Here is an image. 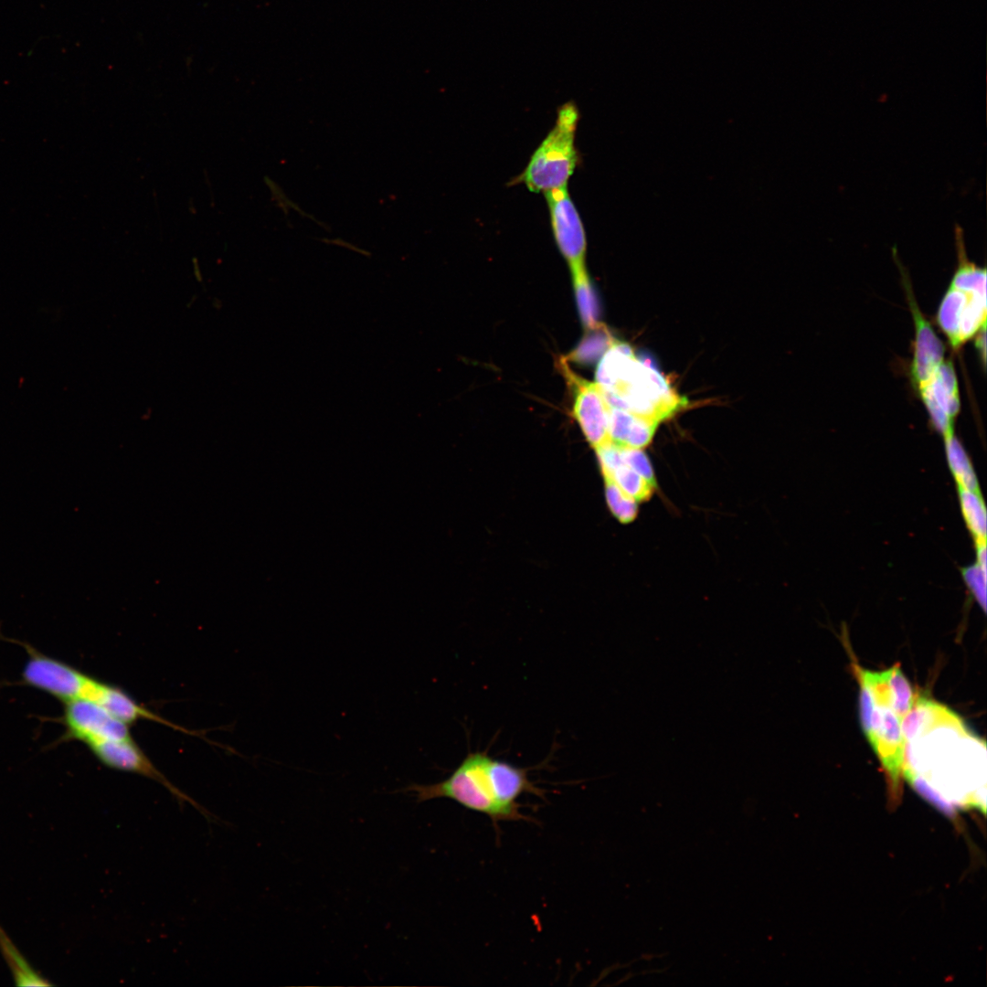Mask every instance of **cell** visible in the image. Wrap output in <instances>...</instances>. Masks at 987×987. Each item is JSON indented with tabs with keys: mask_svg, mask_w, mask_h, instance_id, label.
Here are the masks:
<instances>
[{
	"mask_svg": "<svg viewBox=\"0 0 987 987\" xmlns=\"http://www.w3.org/2000/svg\"><path fill=\"white\" fill-rule=\"evenodd\" d=\"M959 499L965 524L976 546L985 545L986 510L980 491L959 489Z\"/></svg>",
	"mask_w": 987,
	"mask_h": 987,
	"instance_id": "obj_16",
	"label": "cell"
},
{
	"mask_svg": "<svg viewBox=\"0 0 987 987\" xmlns=\"http://www.w3.org/2000/svg\"><path fill=\"white\" fill-rule=\"evenodd\" d=\"M937 322L951 346L958 348L986 324V290H964L950 284Z\"/></svg>",
	"mask_w": 987,
	"mask_h": 987,
	"instance_id": "obj_6",
	"label": "cell"
},
{
	"mask_svg": "<svg viewBox=\"0 0 987 987\" xmlns=\"http://www.w3.org/2000/svg\"><path fill=\"white\" fill-rule=\"evenodd\" d=\"M595 377L611 407L657 424L688 405L661 373L618 340L601 356Z\"/></svg>",
	"mask_w": 987,
	"mask_h": 987,
	"instance_id": "obj_2",
	"label": "cell"
},
{
	"mask_svg": "<svg viewBox=\"0 0 987 987\" xmlns=\"http://www.w3.org/2000/svg\"><path fill=\"white\" fill-rule=\"evenodd\" d=\"M904 286L915 324L914 355L910 366L911 379L916 389L924 386L944 361L945 348L929 321L920 312L907 279Z\"/></svg>",
	"mask_w": 987,
	"mask_h": 987,
	"instance_id": "obj_12",
	"label": "cell"
},
{
	"mask_svg": "<svg viewBox=\"0 0 987 987\" xmlns=\"http://www.w3.org/2000/svg\"><path fill=\"white\" fill-rule=\"evenodd\" d=\"M579 112L573 101L557 109L554 127L533 153L515 183L524 184L535 193H547L567 187L578 164L575 134Z\"/></svg>",
	"mask_w": 987,
	"mask_h": 987,
	"instance_id": "obj_3",
	"label": "cell"
},
{
	"mask_svg": "<svg viewBox=\"0 0 987 987\" xmlns=\"http://www.w3.org/2000/svg\"><path fill=\"white\" fill-rule=\"evenodd\" d=\"M573 394L572 414L578 423L586 440L594 448L610 441L609 419L610 405L602 389L596 382L577 375L568 366L566 357L557 362Z\"/></svg>",
	"mask_w": 987,
	"mask_h": 987,
	"instance_id": "obj_5",
	"label": "cell"
},
{
	"mask_svg": "<svg viewBox=\"0 0 987 987\" xmlns=\"http://www.w3.org/2000/svg\"><path fill=\"white\" fill-rule=\"evenodd\" d=\"M604 480L612 482L624 494L637 502L649 499L655 488V484L647 481L624 462L604 477Z\"/></svg>",
	"mask_w": 987,
	"mask_h": 987,
	"instance_id": "obj_17",
	"label": "cell"
},
{
	"mask_svg": "<svg viewBox=\"0 0 987 987\" xmlns=\"http://www.w3.org/2000/svg\"><path fill=\"white\" fill-rule=\"evenodd\" d=\"M659 424L610 406V441L623 447L642 449L652 440Z\"/></svg>",
	"mask_w": 987,
	"mask_h": 987,
	"instance_id": "obj_13",
	"label": "cell"
},
{
	"mask_svg": "<svg viewBox=\"0 0 987 987\" xmlns=\"http://www.w3.org/2000/svg\"><path fill=\"white\" fill-rule=\"evenodd\" d=\"M581 323L587 330L602 324L599 321V306L585 264L569 267Z\"/></svg>",
	"mask_w": 987,
	"mask_h": 987,
	"instance_id": "obj_14",
	"label": "cell"
},
{
	"mask_svg": "<svg viewBox=\"0 0 987 987\" xmlns=\"http://www.w3.org/2000/svg\"><path fill=\"white\" fill-rule=\"evenodd\" d=\"M94 756L105 766L127 772L136 773L157 781L165 787L180 802H190L208 822H213V814L200 806L189 796L172 784L158 770L133 739L103 741L89 747Z\"/></svg>",
	"mask_w": 987,
	"mask_h": 987,
	"instance_id": "obj_9",
	"label": "cell"
},
{
	"mask_svg": "<svg viewBox=\"0 0 987 987\" xmlns=\"http://www.w3.org/2000/svg\"><path fill=\"white\" fill-rule=\"evenodd\" d=\"M936 430L943 437L953 433L960 410L958 382L951 361H943L930 379L917 389Z\"/></svg>",
	"mask_w": 987,
	"mask_h": 987,
	"instance_id": "obj_11",
	"label": "cell"
},
{
	"mask_svg": "<svg viewBox=\"0 0 987 987\" xmlns=\"http://www.w3.org/2000/svg\"><path fill=\"white\" fill-rule=\"evenodd\" d=\"M547 201L556 243L569 267L585 264L587 239L584 227L567 187L544 194Z\"/></svg>",
	"mask_w": 987,
	"mask_h": 987,
	"instance_id": "obj_10",
	"label": "cell"
},
{
	"mask_svg": "<svg viewBox=\"0 0 987 987\" xmlns=\"http://www.w3.org/2000/svg\"><path fill=\"white\" fill-rule=\"evenodd\" d=\"M944 442L949 467L958 488L979 491L972 464L962 445L953 433L944 437Z\"/></svg>",
	"mask_w": 987,
	"mask_h": 987,
	"instance_id": "obj_15",
	"label": "cell"
},
{
	"mask_svg": "<svg viewBox=\"0 0 987 987\" xmlns=\"http://www.w3.org/2000/svg\"><path fill=\"white\" fill-rule=\"evenodd\" d=\"M411 792L418 803L446 798L464 808L487 815L494 823L525 820L518 799L525 793L543 796L528 769L493 759L486 752H470L445 780L431 784L411 783L400 790Z\"/></svg>",
	"mask_w": 987,
	"mask_h": 987,
	"instance_id": "obj_1",
	"label": "cell"
},
{
	"mask_svg": "<svg viewBox=\"0 0 987 987\" xmlns=\"http://www.w3.org/2000/svg\"><path fill=\"white\" fill-rule=\"evenodd\" d=\"M64 705L62 719L68 737L88 748L103 741L133 738L130 725L96 702L76 700Z\"/></svg>",
	"mask_w": 987,
	"mask_h": 987,
	"instance_id": "obj_8",
	"label": "cell"
},
{
	"mask_svg": "<svg viewBox=\"0 0 987 987\" xmlns=\"http://www.w3.org/2000/svg\"><path fill=\"white\" fill-rule=\"evenodd\" d=\"M27 651L28 657L22 670V679L27 685L64 704L95 698L101 681L28 645Z\"/></svg>",
	"mask_w": 987,
	"mask_h": 987,
	"instance_id": "obj_4",
	"label": "cell"
},
{
	"mask_svg": "<svg viewBox=\"0 0 987 987\" xmlns=\"http://www.w3.org/2000/svg\"><path fill=\"white\" fill-rule=\"evenodd\" d=\"M621 447L623 462L647 481L655 484L653 467L642 449Z\"/></svg>",
	"mask_w": 987,
	"mask_h": 987,
	"instance_id": "obj_22",
	"label": "cell"
},
{
	"mask_svg": "<svg viewBox=\"0 0 987 987\" xmlns=\"http://www.w3.org/2000/svg\"><path fill=\"white\" fill-rule=\"evenodd\" d=\"M962 576L974 600L985 611L986 567L981 566L976 562L974 565L965 568L962 571Z\"/></svg>",
	"mask_w": 987,
	"mask_h": 987,
	"instance_id": "obj_21",
	"label": "cell"
},
{
	"mask_svg": "<svg viewBox=\"0 0 987 987\" xmlns=\"http://www.w3.org/2000/svg\"><path fill=\"white\" fill-rule=\"evenodd\" d=\"M605 494L610 512L620 522L628 524L635 519L638 512L636 500L607 480H605Z\"/></svg>",
	"mask_w": 987,
	"mask_h": 987,
	"instance_id": "obj_20",
	"label": "cell"
},
{
	"mask_svg": "<svg viewBox=\"0 0 987 987\" xmlns=\"http://www.w3.org/2000/svg\"><path fill=\"white\" fill-rule=\"evenodd\" d=\"M888 684L892 697V710L901 718L912 708L918 694L903 674L898 663L889 669Z\"/></svg>",
	"mask_w": 987,
	"mask_h": 987,
	"instance_id": "obj_18",
	"label": "cell"
},
{
	"mask_svg": "<svg viewBox=\"0 0 987 987\" xmlns=\"http://www.w3.org/2000/svg\"><path fill=\"white\" fill-rule=\"evenodd\" d=\"M589 331L590 334L584 337L577 348L566 357L567 360L581 363L596 360L616 340L609 334L604 324Z\"/></svg>",
	"mask_w": 987,
	"mask_h": 987,
	"instance_id": "obj_19",
	"label": "cell"
},
{
	"mask_svg": "<svg viewBox=\"0 0 987 987\" xmlns=\"http://www.w3.org/2000/svg\"><path fill=\"white\" fill-rule=\"evenodd\" d=\"M861 725L865 736L890 780L893 791H897L903 776L906 740L901 718L889 706L875 704L873 710Z\"/></svg>",
	"mask_w": 987,
	"mask_h": 987,
	"instance_id": "obj_7",
	"label": "cell"
}]
</instances>
